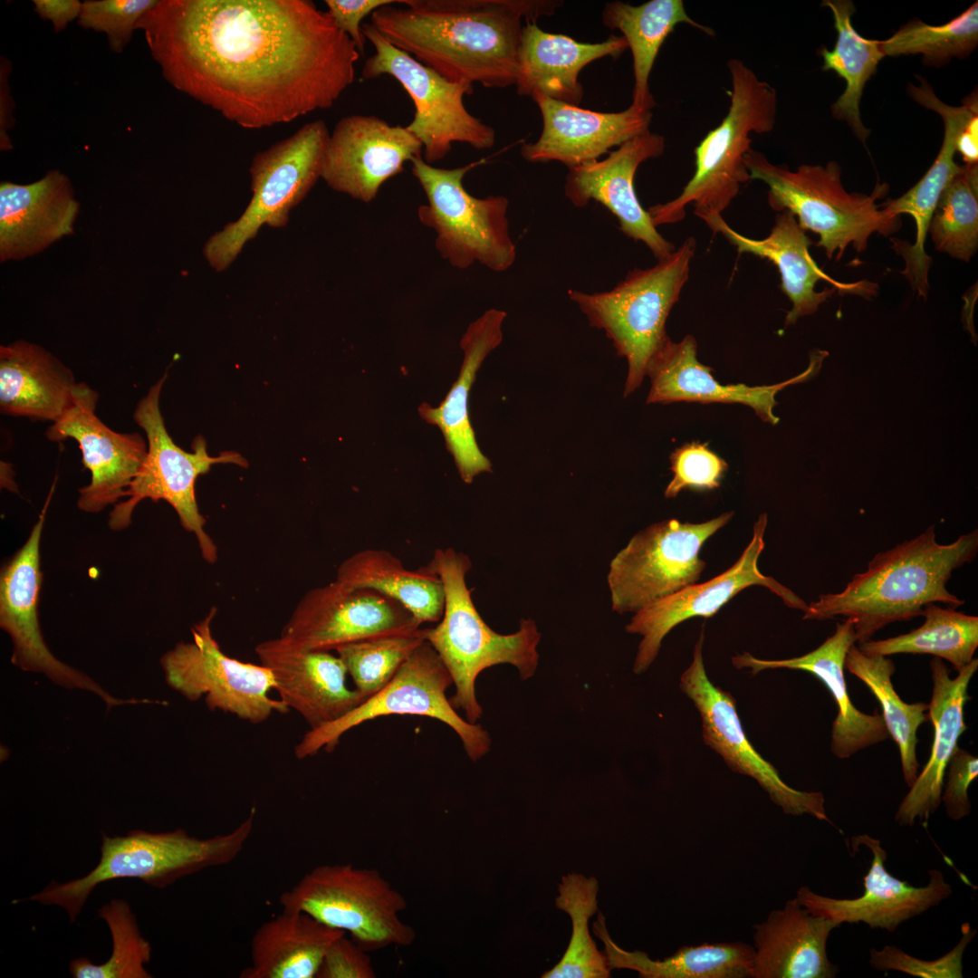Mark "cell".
I'll list each match as a JSON object with an SVG mask.
<instances>
[{
	"instance_id": "5b68a950",
	"label": "cell",
	"mask_w": 978,
	"mask_h": 978,
	"mask_svg": "<svg viewBox=\"0 0 978 978\" xmlns=\"http://www.w3.org/2000/svg\"><path fill=\"white\" fill-rule=\"evenodd\" d=\"M727 66L731 78L728 112L695 149V173L681 193L648 207L656 227L683 220L689 204L704 222L722 215L742 185L751 179L744 161L752 149L751 135L768 133L774 128L776 90L741 60L730 59Z\"/></svg>"
},
{
	"instance_id": "681fc988",
	"label": "cell",
	"mask_w": 978,
	"mask_h": 978,
	"mask_svg": "<svg viewBox=\"0 0 978 978\" xmlns=\"http://www.w3.org/2000/svg\"><path fill=\"white\" fill-rule=\"evenodd\" d=\"M158 0H88L82 4L78 24L85 29L106 34L109 46L121 53L138 30L142 16Z\"/></svg>"
},
{
	"instance_id": "d4e9b609",
	"label": "cell",
	"mask_w": 978,
	"mask_h": 978,
	"mask_svg": "<svg viewBox=\"0 0 978 978\" xmlns=\"http://www.w3.org/2000/svg\"><path fill=\"white\" fill-rule=\"evenodd\" d=\"M828 355L826 350H813L808 368L781 383L763 386L722 384L713 376V369L698 360L697 342L692 335H686L677 342L668 338L647 366L650 388L647 403H740L751 408L763 422L774 426L780 420L773 414L776 394L790 385L814 378Z\"/></svg>"
},
{
	"instance_id": "f546056e",
	"label": "cell",
	"mask_w": 978,
	"mask_h": 978,
	"mask_svg": "<svg viewBox=\"0 0 978 978\" xmlns=\"http://www.w3.org/2000/svg\"><path fill=\"white\" fill-rule=\"evenodd\" d=\"M80 210L70 178L51 170L30 184H0V260L34 256L73 233Z\"/></svg>"
},
{
	"instance_id": "4fadbf2b",
	"label": "cell",
	"mask_w": 978,
	"mask_h": 978,
	"mask_svg": "<svg viewBox=\"0 0 978 978\" xmlns=\"http://www.w3.org/2000/svg\"><path fill=\"white\" fill-rule=\"evenodd\" d=\"M452 684L440 656L425 640L381 690L336 721L310 729L294 747V754L303 759L321 749L332 751L346 732L364 722L389 714H410L446 724L459 736L467 756L478 761L491 749L490 734L480 724L458 714L446 695Z\"/></svg>"
},
{
	"instance_id": "74e56055",
	"label": "cell",
	"mask_w": 978,
	"mask_h": 978,
	"mask_svg": "<svg viewBox=\"0 0 978 978\" xmlns=\"http://www.w3.org/2000/svg\"><path fill=\"white\" fill-rule=\"evenodd\" d=\"M603 942L610 969H629L644 978H744L751 977L754 948L742 942L682 946L672 955L653 960L647 953L627 951L610 937L605 917L599 913L593 925Z\"/></svg>"
},
{
	"instance_id": "4316f807",
	"label": "cell",
	"mask_w": 978,
	"mask_h": 978,
	"mask_svg": "<svg viewBox=\"0 0 978 978\" xmlns=\"http://www.w3.org/2000/svg\"><path fill=\"white\" fill-rule=\"evenodd\" d=\"M532 99L540 110L542 130L535 142L521 147L522 157L531 163L558 161L569 169L598 160L649 129L653 116L650 110L632 105L618 112H599L540 93Z\"/></svg>"
},
{
	"instance_id": "2e32d148",
	"label": "cell",
	"mask_w": 978,
	"mask_h": 978,
	"mask_svg": "<svg viewBox=\"0 0 978 978\" xmlns=\"http://www.w3.org/2000/svg\"><path fill=\"white\" fill-rule=\"evenodd\" d=\"M216 609L191 629V642H180L161 657L168 684L191 701L205 697L206 706L252 724L266 721L274 712L288 713L269 693L274 689L272 672L263 665L226 656L211 630Z\"/></svg>"
},
{
	"instance_id": "1f68e13d",
	"label": "cell",
	"mask_w": 978,
	"mask_h": 978,
	"mask_svg": "<svg viewBox=\"0 0 978 978\" xmlns=\"http://www.w3.org/2000/svg\"><path fill=\"white\" fill-rule=\"evenodd\" d=\"M505 317V312L490 309L468 325L460 340L464 358L457 379L437 407L428 403L418 407L420 417L437 427L443 434L446 449L462 481L467 484L480 474L492 472V463L480 450L475 436L468 400L483 361L503 340Z\"/></svg>"
},
{
	"instance_id": "9a60e30c",
	"label": "cell",
	"mask_w": 978,
	"mask_h": 978,
	"mask_svg": "<svg viewBox=\"0 0 978 978\" xmlns=\"http://www.w3.org/2000/svg\"><path fill=\"white\" fill-rule=\"evenodd\" d=\"M733 516L727 512L699 523L667 519L636 533L609 564L612 609L636 613L697 583L706 567L702 546Z\"/></svg>"
},
{
	"instance_id": "11a10c76",
	"label": "cell",
	"mask_w": 978,
	"mask_h": 978,
	"mask_svg": "<svg viewBox=\"0 0 978 978\" xmlns=\"http://www.w3.org/2000/svg\"><path fill=\"white\" fill-rule=\"evenodd\" d=\"M403 0H326L328 14L336 26L355 43L360 53H364L366 38L362 33L361 21L376 10L390 5L401 4Z\"/></svg>"
},
{
	"instance_id": "ab89813d",
	"label": "cell",
	"mask_w": 978,
	"mask_h": 978,
	"mask_svg": "<svg viewBox=\"0 0 978 978\" xmlns=\"http://www.w3.org/2000/svg\"><path fill=\"white\" fill-rule=\"evenodd\" d=\"M336 580L353 589L373 590L397 600L421 624L438 622L444 613L445 590L440 578L425 566L408 570L386 550L367 549L354 553L339 566Z\"/></svg>"
},
{
	"instance_id": "9f6ffc18",
	"label": "cell",
	"mask_w": 978,
	"mask_h": 978,
	"mask_svg": "<svg viewBox=\"0 0 978 978\" xmlns=\"http://www.w3.org/2000/svg\"><path fill=\"white\" fill-rule=\"evenodd\" d=\"M33 3L34 12L41 19L50 21L55 33L79 18L82 4L78 0H34Z\"/></svg>"
},
{
	"instance_id": "30bf717a",
	"label": "cell",
	"mask_w": 978,
	"mask_h": 978,
	"mask_svg": "<svg viewBox=\"0 0 978 978\" xmlns=\"http://www.w3.org/2000/svg\"><path fill=\"white\" fill-rule=\"evenodd\" d=\"M166 379L167 374L154 383L134 409L133 420L146 436L147 457L125 493L126 500L115 504L110 513L109 527L113 531L126 529L131 523L132 513L141 501L164 500L174 508L182 527L195 534L202 557L213 563L217 558L216 546L204 530L206 519L197 503L196 481L214 465L235 464L245 467L247 462L235 452L211 456L202 436L194 439L192 452H187L175 444L166 428L159 408L160 393Z\"/></svg>"
},
{
	"instance_id": "4dcf8cb0",
	"label": "cell",
	"mask_w": 978,
	"mask_h": 978,
	"mask_svg": "<svg viewBox=\"0 0 978 978\" xmlns=\"http://www.w3.org/2000/svg\"><path fill=\"white\" fill-rule=\"evenodd\" d=\"M977 669L978 660L973 658L952 678L941 658L934 657L930 662L933 690L928 719L934 727L933 743L926 764L896 812L895 820L900 826H913L917 820L926 824L941 804L947 765L967 730L964 711L970 697L968 687Z\"/></svg>"
},
{
	"instance_id": "52a82bcc",
	"label": "cell",
	"mask_w": 978,
	"mask_h": 978,
	"mask_svg": "<svg viewBox=\"0 0 978 978\" xmlns=\"http://www.w3.org/2000/svg\"><path fill=\"white\" fill-rule=\"evenodd\" d=\"M744 161L750 178L767 185L771 208L790 211L803 230L818 234L817 246L824 248L829 259L836 254L839 260L849 245L862 253L872 234L887 236L901 226L900 216H889L876 204L886 196L887 184L877 185L870 195L848 192L836 162L804 164L792 171L753 149Z\"/></svg>"
},
{
	"instance_id": "ffe728a7",
	"label": "cell",
	"mask_w": 978,
	"mask_h": 978,
	"mask_svg": "<svg viewBox=\"0 0 978 978\" xmlns=\"http://www.w3.org/2000/svg\"><path fill=\"white\" fill-rule=\"evenodd\" d=\"M420 626L397 600L335 580L303 597L280 638L301 649L329 651L367 638L414 632Z\"/></svg>"
},
{
	"instance_id": "f6af8a7d",
	"label": "cell",
	"mask_w": 978,
	"mask_h": 978,
	"mask_svg": "<svg viewBox=\"0 0 978 978\" xmlns=\"http://www.w3.org/2000/svg\"><path fill=\"white\" fill-rule=\"evenodd\" d=\"M935 248L969 262L978 246V164H964L942 192L928 227Z\"/></svg>"
},
{
	"instance_id": "7402d4cb",
	"label": "cell",
	"mask_w": 978,
	"mask_h": 978,
	"mask_svg": "<svg viewBox=\"0 0 978 978\" xmlns=\"http://www.w3.org/2000/svg\"><path fill=\"white\" fill-rule=\"evenodd\" d=\"M98 399V393L82 382L73 404L45 431L50 441L72 438L79 444L82 464L91 473L77 501L86 513L101 512L124 499L148 453L147 439L139 433L116 432L96 416Z\"/></svg>"
},
{
	"instance_id": "bcb514c9",
	"label": "cell",
	"mask_w": 978,
	"mask_h": 978,
	"mask_svg": "<svg viewBox=\"0 0 978 978\" xmlns=\"http://www.w3.org/2000/svg\"><path fill=\"white\" fill-rule=\"evenodd\" d=\"M879 43L884 56L920 54L923 62L930 66L965 58L978 44V3L944 24L930 25L913 19Z\"/></svg>"
},
{
	"instance_id": "b9f144b4",
	"label": "cell",
	"mask_w": 978,
	"mask_h": 978,
	"mask_svg": "<svg viewBox=\"0 0 978 978\" xmlns=\"http://www.w3.org/2000/svg\"><path fill=\"white\" fill-rule=\"evenodd\" d=\"M922 616L925 621L919 628L885 639H869L859 644V650L868 656L933 655L948 661L957 672L974 658L978 647L977 616L935 603L926 604Z\"/></svg>"
},
{
	"instance_id": "44dd1931",
	"label": "cell",
	"mask_w": 978,
	"mask_h": 978,
	"mask_svg": "<svg viewBox=\"0 0 978 978\" xmlns=\"http://www.w3.org/2000/svg\"><path fill=\"white\" fill-rule=\"evenodd\" d=\"M422 151V143L406 126L374 115H348L330 134L321 178L337 192L370 203L382 185Z\"/></svg>"
},
{
	"instance_id": "e575fe53",
	"label": "cell",
	"mask_w": 978,
	"mask_h": 978,
	"mask_svg": "<svg viewBox=\"0 0 978 978\" xmlns=\"http://www.w3.org/2000/svg\"><path fill=\"white\" fill-rule=\"evenodd\" d=\"M935 112L941 116L944 126L943 143L935 160L907 192L882 205L883 210L891 216L908 214L915 219L916 235L913 244L896 238H891V241L894 250L906 263L902 274L922 297H925L929 290L928 271L932 259L925 253V244L930 221L942 192L961 169V165L954 161L956 141L970 130L974 120V113L965 105L954 107L941 103Z\"/></svg>"
},
{
	"instance_id": "816d5d0a",
	"label": "cell",
	"mask_w": 978,
	"mask_h": 978,
	"mask_svg": "<svg viewBox=\"0 0 978 978\" xmlns=\"http://www.w3.org/2000/svg\"><path fill=\"white\" fill-rule=\"evenodd\" d=\"M669 460L673 477L664 492L667 499L676 497L685 489H715L728 469L727 463L707 443H686L676 448Z\"/></svg>"
},
{
	"instance_id": "ac0fdd59",
	"label": "cell",
	"mask_w": 978,
	"mask_h": 978,
	"mask_svg": "<svg viewBox=\"0 0 978 978\" xmlns=\"http://www.w3.org/2000/svg\"><path fill=\"white\" fill-rule=\"evenodd\" d=\"M53 489L54 485L26 542L1 570L0 627L14 646L11 662L24 671L42 673L66 688L91 691L108 707L141 703L139 699L110 695L90 676L56 658L43 639L38 616L43 580L40 542Z\"/></svg>"
},
{
	"instance_id": "ee69618b",
	"label": "cell",
	"mask_w": 978,
	"mask_h": 978,
	"mask_svg": "<svg viewBox=\"0 0 978 978\" xmlns=\"http://www.w3.org/2000/svg\"><path fill=\"white\" fill-rule=\"evenodd\" d=\"M557 908L571 920V936L557 964L542 978H608L610 968L604 953L599 951L589 930V921L598 910L599 882L594 877L570 873L561 877L558 887Z\"/></svg>"
},
{
	"instance_id": "e0dca14e",
	"label": "cell",
	"mask_w": 978,
	"mask_h": 978,
	"mask_svg": "<svg viewBox=\"0 0 978 978\" xmlns=\"http://www.w3.org/2000/svg\"><path fill=\"white\" fill-rule=\"evenodd\" d=\"M704 639L702 631L694 647L693 660L680 676L679 686L700 714L705 744L718 753L733 772L756 781L785 814L809 815L832 824L826 812L823 793L800 791L788 785L746 737L734 698L714 685L706 674Z\"/></svg>"
},
{
	"instance_id": "7bdbcfd3",
	"label": "cell",
	"mask_w": 978,
	"mask_h": 978,
	"mask_svg": "<svg viewBox=\"0 0 978 978\" xmlns=\"http://www.w3.org/2000/svg\"><path fill=\"white\" fill-rule=\"evenodd\" d=\"M845 667L861 680L878 701L889 736L897 744L905 782L910 787L919 773L917 731L928 719V704L904 702L894 688L892 659L868 656L855 644L849 649Z\"/></svg>"
},
{
	"instance_id": "6da1fadb",
	"label": "cell",
	"mask_w": 978,
	"mask_h": 978,
	"mask_svg": "<svg viewBox=\"0 0 978 978\" xmlns=\"http://www.w3.org/2000/svg\"><path fill=\"white\" fill-rule=\"evenodd\" d=\"M137 28L172 87L250 129L331 108L360 55L307 0H158Z\"/></svg>"
},
{
	"instance_id": "836d02e7",
	"label": "cell",
	"mask_w": 978,
	"mask_h": 978,
	"mask_svg": "<svg viewBox=\"0 0 978 978\" xmlns=\"http://www.w3.org/2000/svg\"><path fill=\"white\" fill-rule=\"evenodd\" d=\"M623 36L590 43L561 34L542 30L533 22H525L519 49L515 82L520 96L540 93L554 101L579 106L583 88L579 81L581 70L595 60L617 58L626 49Z\"/></svg>"
},
{
	"instance_id": "7a4b0ae2",
	"label": "cell",
	"mask_w": 978,
	"mask_h": 978,
	"mask_svg": "<svg viewBox=\"0 0 978 978\" xmlns=\"http://www.w3.org/2000/svg\"><path fill=\"white\" fill-rule=\"evenodd\" d=\"M558 0H403L370 24L391 44L446 80L515 85L524 22L553 14Z\"/></svg>"
},
{
	"instance_id": "cb8c5ba5",
	"label": "cell",
	"mask_w": 978,
	"mask_h": 978,
	"mask_svg": "<svg viewBox=\"0 0 978 978\" xmlns=\"http://www.w3.org/2000/svg\"><path fill=\"white\" fill-rule=\"evenodd\" d=\"M663 136L649 129L628 139L602 160H594L569 169L564 195L577 207L595 200L618 220L619 230L628 238L641 242L658 260L668 256L675 244L654 225L641 206L634 187L638 167L665 150Z\"/></svg>"
},
{
	"instance_id": "ba28073f",
	"label": "cell",
	"mask_w": 978,
	"mask_h": 978,
	"mask_svg": "<svg viewBox=\"0 0 978 978\" xmlns=\"http://www.w3.org/2000/svg\"><path fill=\"white\" fill-rule=\"evenodd\" d=\"M695 249L689 236L656 265L635 268L609 291H568L589 324L602 330L616 353L626 359L625 398L640 387L650 360L669 338L666 320L689 278Z\"/></svg>"
},
{
	"instance_id": "7dc6e473",
	"label": "cell",
	"mask_w": 978,
	"mask_h": 978,
	"mask_svg": "<svg viewBox=\"0 0 978 978\" xmlns=\"http://www.w3.org/2000/svg\"><path fill=\"white\" fill-rule=\"evenodd\" d=\"M99 917L107 923L112 939L110 957L94 964L81 957L70 963L74 978H149L144 968L151 955V946L139 930L136 917L123 900H112L99 910Z\"/></svg>"
},
{
	"instance_id": "3957f363",
	"label": "cell",
	"mask_w": 978,
	"mask_h": 978,
	"mask_svg": "<svg viewBox=\"0 0 978 978\" xmlns=\"http://www.w3.org/2000/svg\"><path fill=\"white\" fill-rule=\"evenodd\" d=\"M977 552V529L942 544L931 525L919 535L877 552L867 570L856 573L841 591L820 594L810 602L802 618H852L859 645L891 623L922 616L926 604L940 602L957 609L964 600L947 590V582Z\"/></svg>"
},
{
	"instance_id": "277c9868",
	"label": "cell",
	"mask_w": 978,
	"mask_h": 978,
	"mask_svg": "<svg viewBox=\"0 0 978 978\" xmlns=\"http://www.w3.org/2000/svg\"><path fill=\"white\" fill-rule=\"evenodd\" d=\"M425 567L443 582L445 608L438 624L424 628L423 636L450 673L455 688L449 698L451 705L462 710L468 722L476 724L483 715L475 693L480 673L509 664L517 668L522 680L530 679L538 668L541 633L531 618H522L519 629L507 635L495 632L484 622L465 582L472 567L466 554L453 548L436 549Z\"/></svg>"
},
{
	"instance_id": "484cf974",
	"label": "cell",
	"mask_w": 978,
	"mask_h": 978,
	"mask_svg": "<svg viewBox=\"0 0 978 978\" xmlns=\"http://www.w3.org/2000/svg\"><path fill=\"white\" fill-rule=\"evenodd\" d=\"M714 234H721L739 254H750L772 262L781 274L780 288L790 299L791 309L785 325L811 315L836 292L872 296L877 285L868 281L843 283L828 275L814 261L809 247L812 244L795 216L788 210L775 217L770 235L763 239L746 237L733 229L722 215L705 221Z\"/></svg>"
},
{
	"instance_id": "f5cc1de1",
	"label": "cell",
	"mask_w": 978,
	"mask_h": 978,
	"mask_svg": "<svg viewBox=\"0 0 978 978\" xmlns=\"http://www.w3.org/2000/svg\"><path fill=\"white\" fill-rule=\"evenodd\" d=\"M946 771L947 781L944 782L941 802L951 820H960L971 812L968 790L978 775V759L966 750L957 747Z\"/></svg>"
},
{
	"instance_id": "5bb4252c",
	"label": "cell",
	"mask_w": 978,
	"mask_h": 978,
	"mask_svg": "<svg viewBox=\"0 0 978 978\" xmlns=\"http://www.w3.org/2000/svg\"><path fill=\"white\" fill-rule=\"evenodd\" d=\"M361 29L374 48L363 65L361 79L390 76L408 93L415 113L406 128L422 143L427 163L432 165L446 158L455 142L480 150L494 145V129L465 106L464 98L473 92L472 84L446 80L391 44L370 23L363 24Z\"/></svg>"
},
{
	"instance_id": "8992f818",
	"label": "cell",
	"mask_w": 978,
	"mask_h": 978,
	"mask_svg": "<svg viewBox=\"0 0 978 978\" xmlns=\"http://www.w3.org/2000/svg\"><path fill=\"white\" fill-rule=\"evenodd\" d=\"M254 815L253 808L233 830L206 839L188 835L182 829L161 833L138 829L114 837L103 834L101 859L91 872L62 884L52 881L26 900L62 906L73 923L88 896L101 883L139 878L163 888L183 877L231 863L251 836Z\"/></svg>"
},
{
	"instance_id": "d6a6232c",
	"label": "cell",
	"mask_w": 978,
	"mask_h": 978,
	"mask_svg": "<svg viewBox=\"0 0 978 978\" xmlns=\"http://www.w3.org/2000/svg\"><path fill=\"white\" fill-rule=\"evenodd\" d=\"M840 925L810 912L796 897L753 926V978H833L827 944Z\"/></svg>"
},
{
	"instance_id": "603a6c76",
	"label": "cell",
	"mask_w": 978,
	"mask_h": 978,
	"mask_svg": "<svg viewBox=\"0 0 978 978\" xmlns=\"http://www.w3.org/2000/svg\"><path fill=\"white\" fill-rule=\"evenodd\" d=\"M850 844L854 851L864 846L872 855L863 877L864 892L858 897L836 898L801 887L796 898L812 914L839 925L864 923L893 933L901 924L938 906L953 893L939 869L928 871V883L924 887H914L892 876L886 868L887 854L878 839L862 834L852 837Z\"/></svg>"
},
{
	"instance_id": "f35d334b",
	"label": "cell",
	"mask_w": 978,
	"mask_h": 978,
	"mask_svg": "<svg viewBox=\"0 0 978 978\" xmlns=\"http://www.w3.org/2000/svg\"><path fill=\"white\" fill-rule=\"evenodd\" d=\"M601 21L606 27L620 31L628 43L634 72L630 105L642 110H651L655 106L648 87L649 75L662 44L675 27L685 23L706 34H714L712 28L686 14L682 0H650L639 5L609 2L601 12Z\"/></svg>"
},
{
	"instance_id": "c3c4849f",
	"label": "cell",
	"mask_w": 978,
	"mask_h": 978,
	"mask_svg": "<svg viewBox=\"0 0 978 978\" xmlns=\"http://www.w3.org/2000/svg\"><path fill=\"white\" fill-rule=\"evenodd\" d=\"M425 641L423 628L367 638L335 650L364 701L381 690Z\"/></svg>"
},
{
	"instance_id": "83f0119b",
	"label": "cell",
	"mask_w": 978,
	"mask_h": 978,
	"mask_svg": "<svg viewBox=\"0 0 978 978\" xmlns=\"http://www.w3.org/2000/svg\"><path fill=\"white\" fill-rule=\"evenodd\" d=\"M255 652L272 672L280 700L311 729L336 721L364 701L347 686L342 660L329 651L301 649L278 638L258 644Z\"/></svg>"
},
{
	"instance_id": "8d00e7d4",
	"label": "cell",
	"mask_w": 978,
	"mask_h": 978,
	"mask_svg": "<svg viewBox=\"0 0 978 978\" xmlns=\"http://www.w3.org/2000/svg\"><path fill=\"white\" fill-rule=\"evenodd\" d=\"M344 934L306 913L283 911L254 934L251 964L240 977H316L328 947Z\"/></svg>"
},
{
	"instance_id": "f907efd6",
	"label": "cell",
	"mask_w": 978,
	"mask_h": 978,
	"mask_svg": "<svg viewBox=\"0 0 978 978\" xmlns=\"http://www.w3.org/2000/svg\"><path fill=\"white\" fill-rule=\"evenodd\" d=\"M977 930L969 923L961 926V938L945 954L934 960H922L896 945L887 944L881 949L871 948L869 964L878 971H897L921 978H962L963 957Z\"/></svg>"
},
{
	"instance_id": "7c38bea8",
	"label": "cell",
	"mask_w": 978,
	"mask_h": 978,
	"mask_svg": "<svg viewBox=\"0 0 978 978\" xmlns=\"http://www.w3.org/2000/svg\"><path fill=\"white\" fill-rule=\"evenodd\" d=\"M484 160L442 168L415 158L411 171L423 188L427 204L417 209L420 222L436 233V247L453 267L465 269L478 262L500 273L516 259L509 231L508 199L503 196L478 198L464 187L465 174Z\"/></svg>"
},
{
	"instance_id": "d590c367",
	"label": "cell",
	"mask_w": 978,
	"mask_h": 978,
	"mask_svg": "<svg viewBox=\"0 0 978 978\" xmlns=\"http://www.w3.org/2000/svg\"><path fill=\"white\" fill-rule=\"evenodd\" d=\"M82 382L43 347L26 340L0 346V411L31 420L57 421Z\"/></svg>"
},
{
	"instance_id": "f1b7e54d",
	"label": "cell",
	"mask_w": 978,
	"mask_h": 978,
	"mask_svg": "<svg viewBox=\"0 0 978 978\" xmlns=\"http://www.w3.org/2000/svg\"><path fill=\"white\" fill-rule=\"evenodd\" d=\"M856 643L854 621L845 618L834 633L814 650L788 659H760L743 652L732 657L735 668L756 675L766 669L787 668L809 672L828 688L837 705L832 724L830 751L839 759L881 743L889 737L882 714H868L856 708L848 693L844 668L849 649Z\"/></svg>"
},
{
	"instance_id": "8fae6325",
	"label": "cell",
	"mask_w": 978,
	"mask_h": 978,
	"mask_svg": "<svg viewBox=\"0 0 978 978\" xmlns=\"http://www.w3.org/2000/svg\"><path fill=\"white\" fill-rule=\"evenodd\" d=\"M330 132L319 119L257 153L250 167L252 198L239 218L205 244L203 253L216 272L228 268L263 225L280 228L319 178Z\"/></svg>"
},
{
	"instance_id": "680465c9",
	"label": "cell",
	"mask_w": 978,
	"mask_h": 978,
	"mask_svg": "<svg viewBox=\"0 0 978 978\" xmlns=\"http://www.w3.org/2000/svg\"><path fill=\"white\" fill-rule=\"evenodd\" d=\"M6 63H7V61H5V62L2 61L1 62V100L4 101V103L1 102V105H2L1 109L4 108V110H1V117H0V120H1V123H0L1 139L0 140H1V149L2 150H8V149H12L11 141H10L9 138L7 137V124H6V108H8L9 110H12V109H11V99H9L8 101L6 100L7 96L9 94L7 84H6L7 83V80H6L7 75L5 74V69H6L5 65H6Z\"/></svg>"
},
{
	"instance_id": "9c48e42d",
	"label": "cell",
	"mask_w": 978,
	"mask_h": 978,
	"mask_svg": "<svg viewBox=\"0 0 978 978\" xmlns=\"http://www.w3.org/2000/svg\"><path fill=\"white\" fill-rule=\"evenodd\" d=\"M283 911L303 912L349 934L368 953L408 946L414 928L400 918L405 896L377 869L350 864L320 865L280 896Z\"/></svg>"
},
{
	"instance_id": "60d3db41",
	"label": "cell",
	"mask_w": 978,
	"mask_h": 978,
	"mask_svg": "<svg viewBox=\"0 0 978 978\" xmlns=\"http://www.w3.org/2000/svg\"><path fill=\"white\" fill-rule=\"evenodd\" d=\"M822 5L831 11L838 34L834 47L821 50L822 70L833 71L846 83L844 91L832 105L831 112L836 120L845 121L861 142H865L870 129L861 120L860 100L866 83L885 57L880 41L865 38L855 30L852 15L856 8L851 1L825 0Z\"/></svg>"
},
{
	"instance_id": "6f0895ef",
	"label": "cell",
	"mask_w": 978,
	"mask_h": 978,
	"mask_svg": "<svg viewBox=\"0 0 978 978\" xmlns=\"http://www.w3.org/2000/svg\"><path fill=\"white\" fill-rule=\"evenodd\" d=\"M918 104L925 108L935 111V108L943 102L935 93L934 90L928 88L924 90L918 96ZM945 104V103H944ZM963 105L967 106L974 113V120L973 125L968 132L960 137L957 140L971 139L978 135V99L975 93H971L964 101ZM957 142V141H956Z\"/></svg>"
},
{
	"instance_id": "db71d44e",
	"label": "cell",
	"mask_w": 978,
	"mask_h": 978,
	"mask_svg": "<svg viewBox=\"0 0 978 978\" xmlns=\"http://www.w3.org/2000/svg\"><path fill=\"white\" fill-rule=\"evenodd\" d=\"M377 976L369 953L346 934L328 947L317 978H375Z\"/></svg>"
},
{
	"instance_id": "d6986e66",
	"label": "cell",
	"mask_w": 978,
	"mask_h": 978,
	"mask_svg": "<svg viewBox=\"0 0 978 978\" xmlns=\"http://www.w3.org/2000/svg\"><path fill=\"white\" fill-rule=\"evenodd\" d=\"M766 513L754 523L753 537L742 555L728 570L716 577L695 583L642 608L626 625L628 633L642 637L634 660L633 671L639 675L656 660L665 637L683 621L713 617L724 605L743 590L760 585L781 599L783 603L804 612L808 604L775 579L762 574L758 560L762 552Z\"/></svg>"
}]
</instances>
